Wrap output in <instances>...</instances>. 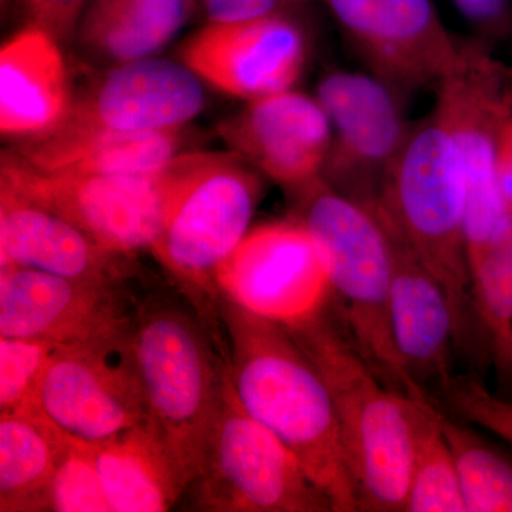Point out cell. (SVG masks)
<instances>
[{
  "label": "cell",
  "mask_w": 512,
  "mask_h": 512,
  "mask_svg": "<svg viewBox=\"0 0 512 512\" xmlns=\"http://www.w3.org/2000/svg\"><path fill=\"white\" fill-rule=\"evenodd\" d=\"M228 373L245 412L289 448L335 512L362 511L335 407L311 357L288 326L221 295Z\"/></svg>",
  "instance_id": "obj_1"
},
{
  "label": "cell",
  "mask_w": 512,
  "mask_h": 512,
  "mask_svg": "<svg viewBox=\"0 0 512 512\" xmlns=\"http://www.w3.org/2000/svg\"><path fill=\"white\" fill-rule=\"evenodd\" d=\"M131 352L148 423L163 444L184 493L200 471L228 377L208 319L184 296H150L137 306Z\"/></svg>",
  "instance_id": "obj_2"
},
{
  "label": "cell",
  "mask_w": 512,
  "mask_h": 512,
  "mask_svg": "<svg viewBox=\"0 0 512 512\" xmlns=\"http://www.w3.org/2000/svg\"><path fill=\"white\" fill-rule=\"evenodd\" d=\"M436 276L453 309L456 348L476 350L466 237V177L456 146L431 114L412 128L373 211Z\"/></svg>",
  "instance_id": "obj_3"
},
{
  "label": "cell",
  "mask_w": 512,
  "mask_h": 512,
  "mask_svg": "<svg viewBox=\"0 0 512 512\" xmlns=\"http://www.w3.org/2000/svg\"><path fill=\"white\" fill-rule=\"evenodd\" d=\"M288 328L328 387L362 511H406L412 476L406 396L373 372L329 303Z\"/></svg>",
  "instance_id": "obj_4"
},
{
  "label": "cell",
  "mask_w": 512,
  "mask_h": 512,
  "mask_svg": "<svg viewBox=\"0 0 512 512\" xmlns=\"http://www.w3.org/2000/svg\"><path fill=\"white\" fill-rule=\"evenodd\" d=\"M295 218L311 232L339 299L340 318L373 372L393 392L433 400L414 382L397 352L390 318L393 244L375 212L330 188L322 178L296 192Z\"/></svg>",
  "instance_id": "obj_5"
},
{
  "label": "cell",
  "mask_w": 512,
  "mask_h": 512,
  "mask_svg": "<svg viewBox=\"0 0 512 512\" xmlns=\"http://www.w3.org/2000/svg\"><path fill=\"white\" fill-rule=\"evenodd\" d=\"M237 153H205L165 211L150 251L208 320L217 319L222 264L248 234L262 183Z\"/></svg>",
  "instance_id": "obj_6"
},
{
  "label": "cell",
  "mask_w": 512,
  "mask_h": 512,
  "mask_svg": "<svg viewBox=\"0 0 512 512\" xmlns=\"http://www.w3.org/2000/svg\"><path fill=\"white\" fill-rule=\"evenodd\" d=\"M204 154H181L151 173L92 175L47 173L5 151L0 187L56 212L107 251L131 256L151 248L175 192Z\"/></svg>",
  "instance_id": "obj_7"
},
{
  "label": "cell",
  "mask_w": 512,
  "mask_h": 512,
  "mask_svg": "<svg viewBox=\"0 0 512 512\" xmlns=\"http://www.w3.org/2000/svg\"><path fill=\"white\" fill-rule=\"evenodd\" d=\"M434 117L447 131L466 177V237L470 274L507 220L498 185V144L512 117V69L483 39L464 40L456 62L436 84Z\"/></svg>",
  "instance_id": "obj_8"
},
{
  "label": "cell",
  "mask_w": 512,
  "mask_h": 512,
  "mask_svg": "<svg viewBox=\"0 0 512 512\" xmlns=\"http://www.w3.org/2000/svg\"><path fill=\"white\" fill-rule=\"evenodd\" d=\"M187 491L200 511H333L298 458L245 412L229 373L204 460Z\"/></svg>",
  "instance_id": "obj_9"
},
{
  "label": "cell",
  "mask_w": 512,
  "mask_h": 512,
  "mask_svg": "<svg viewBox=\"0 0 512 512\" xmlns=\"http://www.w3.org/2000/svg\"><path fill=\"white\" fill-rule=\"evenodd\" d=\"M123 338L59 346L30 402L19 410L45 421L74 446L104 443L148 421L146 397Z\"/></svg>",
  "instance_id": "obj_10"
},
{
  "label": "cell",
  "mask_w": 512,
  "mask_h": 512,
  "mask_svg": "<svg viewBox=\"0 0 512 512\" xmlns=\"http://www.w3.org/2000/svg\"><path fill=\"white\" fill-rule=\"evenodd\" d=\"M399 94L373 74L352 72L326 74L316 94L332 126L322 180L372 212L413 128Z\"/></svg>",
  "instance_id": "obj_11"
},
{
  "label": "cell",
  "mask_w": 512,
  "mask_h": 512,
  "mask_svg": "<svg viewBox=\"0 0 512 512\" xmlns=\"http://www.w3.org/2000/svg\"><path fill=\"white\" fill-rule=\"evenodd\" d=\"M217 282L225 298L285 326L312 318L332 296L322 252L295 217L249 231L222 264Z\"/></svg>",
  "instance_id": "obj_12"
},
{
  "label": "cell",
  "mask_w": 512,
  "mask_h": 512,
  "mask_svg": "<svg viewBox=\"0 0 512 512\" xmlns=\"http://www.w3.org/2000/svg\"><path fill=\"white\" fill-rule=\"evenodd\" d=\"M350 46L377 79L400 94L436 86L456 62L460 40L433 0H325Z\"/></svg>",
  "instance_id": "obj_13"
},
{
  "label": "cell",
  "mask_w": 512,
  "mask_h": 512,
  "mask_svg": "<svg viewBox=\"0 0 512 512\" xmlns=\"http://www.w3.org/2000/svg\"><path fill=\"white\" fill-rule=\"evenodd\" d=\"M133 315L120 286L16 266L0 269V338L55 346L107 342L130 333Z\"/></svg>",
  "instance_id": "obj_14"
},
{
  "label": "cell",
  "mask_w": 512,
  "mask_h": 512,
  "mask_svg": "<svg viewBox=\"0 0 512 512\" xmlns=\"http://www.w3.org/2000/svg\"><path fill=\"white\" fill-rule=\"evenodd\" d=\"M181 59L204 82L252 101L291 90L305 66L306 40L284 15L210 23L185 43Z\"/></svg>",
  "instance_id": "obj_15"
},
{
  "label": "cell",
  "mask_w": 512,
  "mask_h": 512,
  "mask_svg": "<svg viewBox=\"0 0 512 512\" xmlns=\"http://www.w3.org/2000/svg\"><path fill=\"white\" fill-rule=\"evenodd\" d=\"M204 104L201 79L190 67L148 57L99 77L74 97L59 124L123 133L178 130Z\"/></svg>",
  "instance_id": "obj_16"
},
{
  "label": "cell",
  "mask_w": 512,
  "mask_h": 512,
  "mask_svg": "<svg viewBox=\"0 0 512 512\" xmlns=\"http://www.w3.org/2000/svg\"><path fill=\"white\" fill-rule=\"evenodd\" d=\"M220 130L234 153L282 187L299 192L322 178L332 126L318 99L286 90L252 100Z\"/></svg>",
  "instance_id": "obj_17"
},
{
  "label": "cell",
  "mask_w": 512,
  "mask_h": 512,
  "mask_svg": "<svg viewBox=\"0 0 512 512\" xmlns=\"http://www.w3.org/2000/svg\"><path fill=\"white\" fill-rule=\"evenodd\" d=\"M130 258L100 247L56 212L0 187V269L16 266L120 286L133 268Z\"/></svg>",
  "instance_id": "obj_18"
},
{
  "label": "cell",
  "mask_w": 512,
  "mask_h": 512,
  "mask_svg": "<svg viewBox=\"0 0 512 512\" xmlns=\"http://www.w3.org/2000/svg\"><path fill=\"white\" fill-rule=\"evenodd\" d=\"M393 244L390 318L397 352L414 382L437 394L453 380L456 326L443 286L402 239ZM431 396V394H430ZM433 397V396H431Z\"/></svg>",
  "instance_id": "obj_19"
},
{
  "label": "cell",
  "mask_w": 512,
  "mask_h": 512,
  "mask_svg": "<svg viewBox=\"0 0 512 512\" xmlns=\"http://www.w3.org/2000/svg\"><path fill=\"white\" fill-rule=\"evenodd\" d=\"M66 64L57 40L29 25L0 50V130L28 140L52 130L72 104Z\"/></svg>",
  "instance_id": "obj_20"
},
{
  "label": "cell",
  "mask_w": 512,
  "mask_h": 512,
  "mask_svg": "<svg viewBox=\"0 0 512 512\" xmlns=\"http://www.w3.org/2000/svg\"><path fill=\"white\" fill-rule=\"evenodd\" d=\"M185 141L183 128L123 133L57 124L42 136L23 140L18 153L47 173L144 174L181 156Z\"/></svg>",
  "instance_id": "obj_21"
},
{
  "label": "cell",
  "mask_w": 512,
  "mask_h": 512,
  "mask_svg": "<svg viewBox=\"0 0 512 512\" xmlns=\"http://www.w3.org/2000/svg\"><path fill=\"white\" fill-rule=\"evenodd\" d=\"M194 6L195 0H90L77 40L97 62L148 59L177 35Z\"/></svg>",
  "instance_id": "obj_22"
},
{
  "label": "cell",
  "mask_w": 512,
  "mask_h": 512,
  "mask_svg": "<svg viewBox=\"0 0 512 512\" xmlns=\"http://www.w3.org/2000/svg\"><path fill=\"white\" fill-rule=\"evenodd\" d=\"M111 512H163L184 495L170 457L148 421L87 447Z\"/></svg>",
  "instance_id": "obj_23"
},
{
  "label": "cell",
  "mask_w": 512,
  "mask_h": 512,
  "mask_svg": "<svg viewBox=\"0 0 512 512\" xmlns=\"http://www.w3.org/2000/svg\"><path fill=\"white\" fill-rule=\"evenodd\" d=\"M70 443L28 413L0 412V512L42 511Z\"/></svg>",
  "instance_id": "obj_24"
},
{
  "label": "cell",
  "mask_w": 512,
  "mask_h": 512,
  "mask_svg": "<svg viewBox=\"0 0 512 512\" xmlns=\"http://www.w3.org/2000/svg\"><path fill=\"white\" fill-rule=\"evenodd\" d=\"M412 476L406 511L467 512L456 463L439 421V403L406 397Z\"/></svg>",
  "instance_id": "obj_25"
},
{
  "label": "cell",
  "mask_w": 512,
  "mask_h": 512,
  "mask_svg": "<svg viewBox=\"0 0 512 512\" xmlns=\"http://www.w3.org/2000/svg\"><path fill=\"white\" fill-rule=\"evenodd\" d=\"M467 512H512V463L470 427L439 410Z\"/></svg>",
  "instance_id": "obj_26"
},
{
  "label": "cell",
  "mask_w": 512,
  "mask_h": 512,
  "mask_svg": "<svg viewBox=\"0 0 512 512\" xmlns=\"http://www.w3.org/2000/svg\"><path fill=\"white\" fill-rule=\"evenodd\" d=\"M471 289L485 338L512 376V214L471 271Z\"/></svg>",
  "instance_id": "obj_27"
},
{
  "label": "cell",
  "mask_w": 512,
  "mask_h": 512,
  "mask_svg": "<svg viewBox=\"0 0 512 512\" xmlns=\"http://www.w3.org/2000/svg\"><path fill=\"white\" fill-rule=\"evenodd\" d=\"M42 511L111 512L89 448L70 444L47 485Z\"/></svg>",
  "instance_id": "obj_28"
},
{
  "label": "cell",
  "mask_w": 512,
  "mask_h": 512,
  "mask_svg": "<svg viewBox=\"0 0 512 512\" xmlns=\"http://www.w3.org/2000/svg\"><path fill=\"white\" fill-rule=\"evenodd\" d=\"M56 348L43 340L0 338V412H19L30 402Z\"/></svg>",
  "instance_id": "obj_29"
},
{
  "label": "cell",
  "mask_w": 512,
  "mask_h": 512,
  "mask_svg": "<svg viewBox=\"0 0 512 512\" xmlns=\"http://www.w3.org/2000/svg\"><path fill=\"white\" fill-rule=\"evenodd\" d=\"M441 396L461 417L487 427L512 444V403L498 399L474 377H454Z\"/></svg>",
  "instance_id": "obj_30"
},
{
  "label": "cell",
  "mask_w": 512,
  "mask_h": 512,
  "mask_svg": "<svg viewBox=\"0 0 512 512\" xmlns=\"http://www.w3.org/2000/svg\"><path fill=\"white\" fill-rule=\"evenodd\" d=\"M30 25L39 26L59 40L73 36L86 9V0H20Z\"/></svg>",
  "instance_id": "obj_31"
},
{
  "label": "cell",
  "mask_w": 512,
  "mask_h": 512,
  "mask_svg": "<svg viewBox=\"0 0 512 512\" xmlns=\"http://www.w3.org/2000/svg\"><path fill=\"white\" fill-rule=\"evenodd\" d=\"M481 39H503L512 30L511 0H451Z\"/></svg>",
  "instance_id": "obj_32"
},
{
  "label": "cell",
  "mask_w": 512,
  "mask_h": 512,
  "mask_svg": "<svg viewBox=\"0 0 512 512\" xmlns=\"http://www.w3.org/2000/svg\"><path fill=\"white\" fill-rule=\"evenodd\" d=\"M302 0H202L210 23H242L284 15Z\"/></svg>",
  "instance_id": "obj_33"
},
{
  "label": "cell",
  "mask_w": 512,
  "mask_h": 512,
  "mask_svg": "<svg viewBox=\"0 0 512 512\" xmlns=\"http://www.w3.org/2000/svg\"><path fill=\"white\" fill-rule=\"evenodd\" d=\"M497 174L505 207L512 214V117L505 124L498 144Z\"/></svg>",
  "instance_id": "obj_34"
},
{
  "label": "cell",
  "mask_w": 512,
  "mask_h": 512,
  "mask_svg": "<svg viewBox=\"0 0 512 512\" xmlns=\"http://www.w3.org/2000/svg\"><path fill=\"white\" fill-rule=\"evenodd\" d=\"M3 2H5V0H3Z\"/></svg>",
  "instance_id": "obj_35"
}]
</instances>
